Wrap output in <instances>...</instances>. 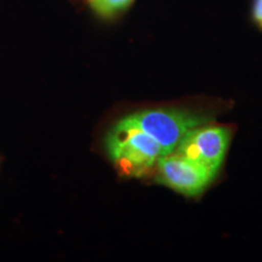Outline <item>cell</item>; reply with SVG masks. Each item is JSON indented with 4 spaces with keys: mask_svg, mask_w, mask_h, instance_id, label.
<instances>
[{
    "mask_svg": "<svg viewBox=\"0 0 262 262\" xmlns=\"http://www.w3.org/2000/svg\"><path fill=\"white\" fill-rule=\"evenodd\" d=\"M232 131L210 123L196 126L183 137L173 152L217 172L231 142Z\"/></svg>",
    "mask_w": 262,
    "mask_h": 262,
    "instance_id": "277c9868",
    "label": "cell"
},
{
    "mask_svg": "<svg viewBox=\"0 0 262 262\" xmlns=\"http://www.w3.org/2000/svg\"><path fill=\"white\" fill-rule=\"evenodd\" d=\"M156 181L186 196H196L214 180L216 171L178 152L163 156L156 166Z\"/></svg>",
    "mask_w": 262,
    "mask_h": 262,
    "instance_id": "3957f363",
    "label": "cell"
},
{
    "mask_svg": "<svg viewBox=\"0 0 262 262\" xmlns=\"http://www.w3.org/2000/svg\"><path fill=\"white\" fill-rule=\"evenodd\" d=\"M251 16H253L255 25L262 31V0H254Z\"/></svg>",
    "mask_w": 262,
    "mask_h": 262,
    "instance_id": "8992f818",
    "label": "cell"
},
{
    "mask_svg": "<svg viewBox=\"0 0 262 262\" xmlns=\"http://www.w3.org/2000/svg\"><path fill=\"white\" fill-rule=\"evenodd\" d=\"M162 146L165 155L178 148L180 142L192 129L210 123L206 114L176 108H157L127 116Z\"/></svg>",
    "mask_w": 262,
    "mask_h": 262,
    "instance_id": "7a4b0ae2",
    "label": "cell"
},
{
    "mask_svg": "<svg viewBox=\"0 0 262 262\" xmlns=\"http://www.w3.org/2000/svg\"><path fill=\"white\" fill-rule=\"evenodd\" d=\"M106 149L116 169L127 178L148 176L165 156L162 146L129 117L120 119L108 133Z\"/></svg>",
    "mask_w": 262,
    "mask_h": 262,
    "instance_id": "6da1fadb",
    "label": "cell"
},
{
    "mask_svg": "<svg viewBox=\"0 0 262 262\" xmlns=\"http://www.w3.org/2000/svg\"><path fill=\"white\" fill-rule=\"evenodd\" d=\"M134 0H88L95 14L103 18H112L131 6Z\"/></svg>",
    "mask_w": 262,
    "mask_h": 262,
    "instance_id": "5b68a950",
    "label": "cell"
}]
</instances>
